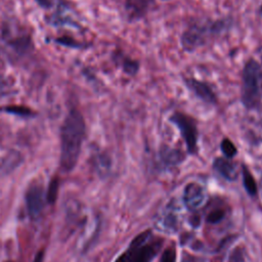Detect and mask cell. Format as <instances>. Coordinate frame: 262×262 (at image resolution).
<instances>
[{
    "label": "cell",
    "mask_w": 262,
    "mask_h": 262,
    "mask_svg": "<svg viewBox=\"0 0 262 262\" xmlns=\"http://www.w3.org/2000/svg\"><path fill=\"white\" fill-rule=\"evenodd\" d=\"M261 191H262V181H261Z\"/></svg>",
    "instance_id": "d4e9b609"
},
{
    "label": "cell",
    "mask_w": 262,
    "mask_h": 262,
    "mask_svg": "<svg viewBox=\"0 0 262 262\" xmlns=\"http://www.w3.org/2000/svg\"><path fill=\"white\" fill-rule=\"evenodd\" d=\"M230 20L226 18L215 20H195L181 34L180 44L184 51L193 52L206 45L211 39L221 35L230 28Z\"/></svg>",
    "instance_id": "7a4b0ae2"
},
{
    "label": "cell",
    "mask_w": 262,
    "mask_h": 262,
    "mask_svg": "<svg viewBox=\"0 0 262 262\" xmlns=\"http://www.w3.org/2000/svg\"><path fill=\"white\" fill-rule=\"evenodd\" d=\"M169 121L178 129L185 143L187 152L189 155H195L199 149V129L196 120L185 113L176 111L169 117Z\"/></svg>",
    "instance_id": "5b68a950"
},
{
    "label": "cell",
    "mask_w": 262,
    "mask_h": 262,
    "mask_svg": "<svg viewBox=\"0 0 262 262\" xmlns=\"http://www.w3.org/2000/svg\"><path fill=\"white\" fill-rule=\"evenodd\" d=\"M225 214H226V211L224 208L216 206L207 214L206 221L210 224H216L221 220H223V218L225 217Z\"/></svg>",
    "instance_id": "2e32d148"
},
{
    "label": "cell",
    "mask_w": 262,
    "mask_h": 262,
    "mask_svg": "<svg viewBox=\"0 0 262 262\" xmlns=\"http://www.w3.org/2000/svg\"><path fill=\"white\" fill-rule=\"evenodd\" d=\"M21 161L20 156L17 152H11L6 155L0 160V174H6L12 171Z\"/></svg>",
    "instance_id": "7c38bea8"
},
{
    "label": "cell",
    "mask_w": 262,
    "mask_h": 262,
    "mask_svg": "<svg viewBox=\"0 0 262 262\" xmlns=\"http://www.w3.org/2000/svg\"><path fill=\"white\" fill-rule=\"evenodd\" d=\"M26 205L30 217L36 220L40 217L44 208V190L40 182H32L26 190Z\"/></svg>",
    "instance_id": "52a82bcc"
},
{
    "label": "cell",
    "mask_w": 262,
    "mask_h": 262,
    "mask_svg": "<svg viewBox=\"0 0 262 262\" xmlns=\"http://www.w3.org/2000/svg\"><path fill=\"white\" fill-rule=\"evenodd\" d=\"M43 260H44V250H40L36 254L33 262H43Z\"/></svg>",
    "instance_id": "44dd1931"
},
{
    "label": "cell",
    "mask_w": 262,
    "mask_h": 262,
    "mask_svg": "<svg viewBox=\"0 0 262 262\" xmlns=\"http://www.w3.org/2000/svg\"><path fill=\"white\" fill-rule=\"evenodd\" d=\"M38 2V4L41 6V7H44V8H48L51 6L52 4V1L51 0H36Z\"/></svg>",
    "instance_id": "7402d4cb"
},
{
    "label": "cell",
    "mask_w": 262,
    "mask_h": 262,
    "mask_svg": "<svg viewBox=\"0 0 262 262\" xmlns=\"http://www.w3.org/2000/svg\"><path fill=\"white\" fill-rule=\"evenodd\" d=\"M119 61L123 72L129 76H135L139 71V62L129 56H120Z\"/></svg>",
    "instance_id": "4fadbf2b"
},
{
    "label": "cell",
    "mask_w": 262,
    "mask_h": 262,
    "mask_svg": "<svg viewBox=\"0 0 262 262\" xmlns=\"http://www.w3.org/2000/svg\"><path fill=\"white\" fill-rule=\"evenodd\" d=\"M10 88H11V86H10L8 80L0 77V97L8 95V93H10Z\"/></svg>",
    "instance_id": "d6986e66"
},
{
    "label": "cell",
    "mask_w": 262,
    "mask_h": 262,
    "mask_svg": "<svg viewBox=\"0 0 262 262\" xmlns=\"http://www.w3.org/2000/svg\"><path fill=\"white\" fill-rule=\"evenodd\" d=\"M58 42L61 43V44H63V45H69V46H73V47H79V46H80V44L77 43L76 41H74V40H72V39L68 40V38H66V37L62 38V39H59Z\"/></svg>",
    "instance_id": "ffe728a7"
},
{
    "label": "cell",
    "mask_w": 262,
    "mask_h": 262,
    "mask_svg": "<svg viewBox=\"0 0 262 262\" xmlns=\"http://www.w3.org/2000/svg\"><path fill=\"white\" fill-rule=\"evenodd\" d=\"M261 67L255 58H249L242 71L241 101L245 108L251 111L259 106L262 98Z\"/></svg>",
    "instance_id": "277c9868"
},
{
    "label": "cell",
    "mask_w": 262,
    "mask_h": 262,
    "mask_svg": "<svg viewBox=\"0 0 262 262\" xmlns=\"http://www.w3.org/2000/svg\"><path fill=\"white\" fill-rule=\"evenodd\" d=\"M207 194L202 185L195 182L188 183L183 192V201L187 209L194 211L200 209L206 202Z\"/></svg>",
    "instance_id": "ba28073f"
},
{
    "label": "cell",
    "mask_w": 262,
    "mask_h": 262,
    "mask_svg": "<svg viewBox=\"0 0 262 262\" xmlns=\"http://www.w3.org/2000/svg\"><path fill=\"white\" fill-rule=\"evenodd\" d=\"M220 149L224 156V158L232 159L237 154V148L234 143L227 137H224L220 142Z\"/></svg>",
    "instance_id": "9a60e30c"
},
{
    "label": "cell",
    "mask_w": 262,
    "mask_h": 262,
    "mask_svg": "<svg viewBox=\"0 0 262 262\" xmlns=\"http://www.w3.org/2000/svg\"><path fill=\"white\" fill-rule=\"evenodd\" d=\"M182 262H195V259H194L193 257H191V256L186 255V256L182 259Z\"/></svg>",
    "instance_id": "603a6c76"
},
{
    "label": "cell",
    "mask_w": 262,
    "mask_h": 262,
    "mask_svg": "<svg viewBox=\"0 0 262 262\" xmlns=\"http://www.w3.org/2000/svg\"><path fill=\"white\" fill-rule=\"evenodd\" d=\"M259 14H260L261 17H262V4H261V6H260V8H259Z\"/></svg>",
    "instance_id": "cb8c5ba5"
},
{
    "label": "cell",
    "mask_w": 262,
    "mask_h": 262,
    "mask_svg": "<svg viewBox=\"0 0 262 262\" xmlns=\"http://www.w3.org/2000/svg\"><path fill=\"white\" fill-rule=\"evenodd\" d=\"M160 158L165 165L176 166L184 161L185 155L182 150L178 148L162 145L160 148Z\"/></svg>",
    "instance_id": "8fae6325"
},
{
    "label": "cell",
    "mask_w": 262,
    "mask_h": 262,
    "mask_svg": "<svg viewBox=\"0 0 262 262\" xmlns=\"http://www.w3.org/2000/svg\"><path fill=\"white\" fill-rule=\"evenodd\" d=\"M242 175H243V182L246 190L248 191L249 194L255 195L257 193V184L255 182V179L252 173L246 166H243L242 168Z\"/></svg>",
    "instance_id": "5bb4252c"
},
{
    "label": "cell",
    "mask_w": 262,
    "mask_h": 262,
    "mask_svg": "<svg viewBox=\"0 0 262 262\" xmlns=\"http://www.w3.org/2000/svg\"><path fill=\"white\" fill-rule=\"evenodd\" d=\"M154 0H125V11L130 21H137L145 16Z\"/></svg>",
    "instance_id": "9c48e42d"
},
{
    "label": "cell",
    "mask_w": 262,
    "mask_h": 262,
    "mask_svg": "<svg viewBox=\"0 0 262 262\" xmlns=\"http://www.w3.org/2000/svg\"><path fill=\"white\" fill-rule=\"evenodd\" d=\"M86 125L77 110H71L60 129V167L64 172L72 171L78 160L85 138Z\"/></svg>",
    "instance_id": "6da1fadb"
},
{
    "label": "cell",
    "mask_w": 262,
    "mask_h": 262,
    "mask_svg": "<svg viewBox=\"0 0 262 262\" xmlns=\"http://www.w3.org/2000/svg\"><path fill=\"white\" fill-rule=\"evenodd\" d=\"M182 81L185 87L188 89V91L192 93L198 99H200L208 105H217V94L209 83L202 80H198L193 77H183Z\"/></svg>",
    "instance_id": "8992f818"
},
{
    "label": "cell",
    "mask_w": 262,
    "mask_h": 262,
    "mask_svg": "<svg viewBox=\"0 0 262 262\" xmlns=\"http://www.w3.org/2000/svg\"><path fill=\"white\" fill-rule=\"evenodd\" d=\"M5 262H12V261H5Z\"/></svg>",
    "instance_id": "484cf974"
},
{
    "label": "cell",
    "mask_w": 262,
    "mask_h": 262,
    "mask_svg": "<svg viewBox=\"0 0 262 262\" xmlns=\"http://www.w3.org/2000/svg\"><path fill=\"white\" fill-rule=\"evenodd\" d=\"M57 193H58V179L53 178L48 185V190L46 194L47 202L49 204H54L57 199Z\"/></svg>",
    "instance_id": "e0dca14e"
},
{
    "label": "cell",
    "mask_w": 262,
    "mask_h": 262,
    "mask_svg": "<svg viewBox=\"0 0 262 262\" xmlns=\"http://www.w3.org/2000/svg\"><path fill=\"white\" fill-rule=\"evenodd\" d=\"M213 168L219 175L228 181H233L237 177V168L230 159L224 157L216 158L213 162Z\"/></svg>",
    "instance_id": "30bf717a"
},
{
    "label": "cell",
    "mask_w": 262,
    "mask_h": 262,
    "mask_svg": "<svg viewBox=\"0 0 262 262\" xmlns=\"http://www.w3.org/2000/svg\"><path fill=\"white\" fill-rule=\"evenodd\" d=\"M163 1H167V0H163Z\"/></svg>",
    "instance_id": "4316f807"
},
{
    "label": "cell",
    "mask_w": 262,
    "mask_h": 262,
    "mask_svg": "<svg viewBox=\"0 0 262 262\" xmlns=\"http://www.w3.org/2000/svg\"><path fill=\"white\" fill-rule=\"evenodd\" d=\"M163 239L146 230L138 234L115 262H151L158 255Z\"/></svg>",
    "instance_id": "3957f363"
},
{
    "label": "cell",
    "mask_w": 262,
    "mask_h": 262,
    "mask_svg": "<svg viewBox=\"0 0 262 262\" xmlns=\"http://www.w3.org/2000/svg\"><path fill=\"white\" fill-rule=\"evenodd\" d=\"M175 260H176V251L174 247H169L163 252L160 262H175Z\"/></svg>",
    "instance_id": "ac0fdd59"
}]
</instances>
